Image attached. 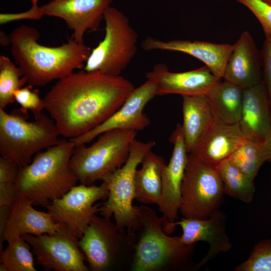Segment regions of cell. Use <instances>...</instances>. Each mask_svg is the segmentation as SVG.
Here are the masks:
<instances>
[{
  "instance_id": "obj_1",
  "label": "cell",
  "mask_w": 271,
  "mask_h": 271,
  "mask_svg": "<svg viewBox=\"0 0 271 271\" xmlns=\"http://www.w3.org/2000/svg\"><path fill=\"white\" fill-rule=\"evenodd\" d=\"M134 88L119 75L84 70L61 79L46 94L45 109L60 135L74 139L98 126L123 104Z\"/></svg>"
},
{
  "instance_id": "obj_2",
  "label": "cell",
  "mask_w": 271,
  "mask_h": 271,
  "mask_svg": "<svg viewBox=\"0 0 271 271\" xmlns=\"http://www.w3.org/2000/svg\"><path fill=\"white\" fill-rule=\"evenodd\" d=\"M9 35L15 62L33 86H44L76 69H83L92 50L71 38L60 46L42 45L38 42V31L26 25L18 27Z\"/></svg>"
},
{
  "instance_id": "obj_3",
  "label": "cell",
  "mask_w": 271,
  "mask_h": 271,
  "mask_svg": "<svg viewBox=\"0 0 271 271\" xmlns=\"http://www.w3.org/2000/svg\"><path fill=\"white\" fill-rule=\"evenodd\" d=\"M137 218L126 230L131 271L195 270L191 264L194 245L183 243L180 236L164 230L162 217L151 207L137 206Z\"/></svg>"
},
{
  "instance_id": "obj_4",
  "label": "cell",
  "mask_w": 271,
  "mask_h": 271,
  "mask_svg": "<svg viewBox=\"0 0 271 271\" xmlns=\"http://www.w3.org/2000/svg\"><path fill=\"white\" fill-rule=\"evenodd\" d=\"M75 146L71 139H61L20 168L16 182L18 196L27 198L34 206L45 207L76 185L78 180L70 166Z\"/></svg>"
},
{
  "instance_id": "obj_5",
  "label": "cell",
  "mask_w": 271,
  "mask_h": 271,
  "mask_svg": "<svg viewBox=\"0 0 271 271\" xmlns=\"http://www.w3.org/2000/svg\"><path fill=\"white\" fill-rule=\"evenodd\" d=\"M21 108L8 113L0 108L1 156L24 167L38 153L56 145L60 136L53 119L43 113L33 121Z\"/></svg>"
},
{
  "instance_id": "obj_6",
  "label": "cell",
  "mask_w": 271,
  "mask_h": 271,
  "mask_svg": "<svg viewBox=\"0 0 271 271\" xmlns=\"http://www.w3.org/2000/svg\"><path fill=\"white\" fill-rule=\"evenodd\" d=\"M137 131L117 129L99 136L92 145L75 146L70 160V168L80 184L93 185L104 181L127 161Z\"/></svg>"
},
{
  "instance_id": "obj_7",
  "label": "cell",
  "mask_w": 271,
  "mask_h": 271,
  "mask_svg": "<svg viewBox=\"0 0 271 271\" xmlns=\"http://www.w3.org/2000/svg\"><path fill=\"white\" fill-rule=\"evenodd\" d=\"M103 20L104 37L91 50L83 70L119 76L137 52L138 35L129 19L115 8L106 9Z\"/></svg>"
},
{
  "instance_id": "obj_8",
  "label": "cell",
  "mask_w": 271,
  "mask_h": 271,
  "mask_svg": "<svg viewBox=\"0 0 271 271\" xmlns=\"http://www.w3.org/2000/svg\"><path fill=\"white\" fill-rule=\"evenodd\" d=\"M224 195L215 166L188 154L181 187L183 217L207 218L220 209Z\"/></svg>"
},
{
  "instance_id": "obj_9",
  "label": "cell",
  "mask_w": 271,
  "mask_h": 271,
  "mask_svg": "<svg viewBox=\"0 0 271 271\" xmlns=\"http://www.w3.org/2000/svg\"><path fill=\"white\" fill-rule=\"evenodd\" d=\"M156 144L154 141L142 142L135 139L127 161L103 181L107 184L109 195L101 204L99 213L106 217L113 216L116 226L122 232L130 228L137 218V206H133L132 202L138 166Z\"/></svg>"
},
{
  "instance_id": "obj_10",
  "label": "cell",
  "mask_w": 271,
  "mask_h": 271,
  "mask_svg": "<svg viewBox=\"0 0 271 271\" xmlns=\"http://www.w3.org/2000/svg\"><path fill=\"white\" fill-rule=\"evenodd\" d=\"M108 195L104 181L99 186L80 184L45 207L55 222L64 225L71 234L79 239L92 217L99 212L101 204L94 203L98 200L105 201Z\"/></svg>"
},
{
  "instance_id": "obj_11",
  "label": "cell",
  "mask_w": 271,
  "mask_h": 271,
  "mask_svg": "<svg viewBox=\"0 0 271 271\" xmlns=\"http://www.w3.org/2000/svg\"><path fill=\"white\" fill-rule=\"evenodd\" d=\"M78 243L92 271L107 270L126 254L129 256L126 232L109 217L95 214Z\"/></svg>"
},
{
  "instance_id": "obj_12",
  "label": "cell",
  "mask_w": 271,
  "mask_h": 271,
  "mask_svg": "<svg viewBox=\"0 0 271 271\" xmlns=\"http://www.w3.org/2000/svg\"><path fill=\"white\" fill-rule=\"evenodd\" d=\"M24 239L32 247L37 262L45 270L88 271L85 256L78 243L79 239L61 224L55 233L40 235L26 234Z\"/></svg>"
},
{
  "instance_id": "obj_13",
  "label": "cell",
  "mask_w": 271,
  "mask_h": 271,
  "mask_svg": "<svg viewBox=\"0 0 271 271\" xmlns=\"http://www.w3.org/2000/svg\"><path fill=\"white\" fill-rule=\"evenodd\" d=\"M157 96V85L152 80L147 81L134 88L121 106L104 122L93 129L71 139L75 146L85 144L101 134L111 130L121 129L141 130L151 122L144 109Z\"/></svg>"
},
{
  "instance_id": "obj_14",
  "label": "cell",
  "mask_w": 271,
  "mask_h": 271,
  "mask_svg": "<svg viewBox=\"0 0 271 271\" xmlns=\"http://www.w3.org/2000/svg\"><path fill=\"white\" fill-rule=\"evenodd\" d=\"M226 215L220 209L206 219L182 217L180 221L170 222L169 228L173 232L180 226L182 233L181 242L187 245H195L199 241L207 242L209 250L203 258L195 265V270L200 268L221 253L229 251L232 245L226 231Z\"/></svg>"
},
{
  "instance_id": "obj_15",
  "label": "cell",
  "mask_w": 271,
  "mask_h": 271,
  "mask_svg": "<svg viewBox=\"0 0 271 271\" xmlns=\"http://www.w3.org/2000/svg\"><path fill=\"white\" fill-rule=\"evenodd\" d=\"M112 0H51L41 6L44 16L60 18L72 31L71 38L83 43L85 33L98 29Z\"/></svg>"
},
{
  "instance_id": "obj_16",
  "label": "cell",
  "mask_w": 271,
  "mask_h": 271,
  "mask_svg": "<svg viewBox=\"0 0 271 271\" xmlns=\"http://www.w3.org/2000/svg\"><path fill=\"white\" fill-rule=\"evenodd\" d=\"M170 140L173 150L169 162L162 172V195L158 206L162 217L173 222L178 218L181 206L182 183L188 155L181 124H177Z\"/></svg>"
},
{
  "instance_id": "obj_17",
  "label": "cell",
  "mask_w": 271,
  "mask_h": 271,
  "mask_svg": "<svg viewBox=\"0 0 271 271\" xmlns=\"http://www.w3.org/2000/svg\"><path fill=\"white\" fill-rule=\"evenodd\" d=\"M146 77L156 83L157 95L175 94L182 96L206 94L222 79L205 65L190 71L173 72L162 63L155 65Z\"/></svg>"
},
{
  "instance_id": "obj_18",
  "label": "cell",
  "mask_w": 271,
  "mask_h": 271,
  "mask_svg": "<svg viewBox=\"0 0 271 271\" xmlns=\"http://www.w3.org/2000/svg\"><path fill=\"white\" fill-rule=\"evenodd\" d=\"M142 47L148 51H168L188 54L201 61L215 76L222 79L233 46L201 41H163L148 37L142 42Z\"/></svg>"
},
{
  "instance_id": "obj_19",
  "label": "cell",
  "mask_w": 271,
  "mask_h": 271,
  "mask_svg": "<svg viewBox=\"0 0 271 271\" xmlns=\"http://www.w3.org/2000/svg\"><path fill=\"white\" fill-rule=\"evenodd\" d=\"M233 46L222 79L243 89L261 82V51L251 34L243 31Z\"/></svg>"
},
{
  "instance_id": "obj_20",
  "label": "cell",
  "mask_w": 271,
  "mask_h": 271,
  "mask_svg": "<svg viewBox=\"0 0 271 271\" xmlns=\"http://www.w3.org/2000/svg\"><path fill=\"white\" fill-rule=\"evenodd\" d=\"M32 202L23 196H18L11 212L1 241L10 242L26 234L40 235L56 233L61 224L54 221L50 214L36 210Z\"/></svg>"
},
{
  "instance_id": "obj_21",
  "label": "cell",
  "mask_w": 271,
  "mask_h": 271,
  "mask_svg": "<svg viewBox=\"0 0 271 271\" xmlns=\"http://www.w3.org/2000/svg\"><path fill=\"white\" fill-rule=\"evenodd\" d=\"M238 123L248 140L263 142L271 127V108L262 82L244 89Z\"/></svg>"
},
{
  "instance_id": "obj_22",
  "label": "cell",
  "mask_w": 271,
  "mask_h": 271,
  "mask_svg": "<svg viewBox=\"0 0 271 271\" xmlns=\"http://www.w3.org/2000/svg\"><path fill=\"white\" fill-rule=\"evenodd\" d=\"M247 140L238 122L228 123L218 118L191 154L216 166Z\"/></svg>"
},
{
  "instance_id": "obj_23",
  "label": "cell",
  "mask_w": 271,
  "mask_h": 271,
  "mask_svg": "<svg viewBox=\"0 0 271 271\" xmlns=\"http://www.w3.org/2000/svg\"><path fill=\"white\" fill-rule=\"evenodd\" d=\"M183 134L191 154L218 119L206 94L182 96Z\"/></svg>"
},
{
  "instance_id": "obj_24",
  "label": "cell",
  "mask_w": 271,
  "mask_h": 271,
  "mask_svg": "<svg viewBox=\"0 0 271 271\" xmlns=\"http://www.w3.org/2000/svg\"><path fill=\"white\" fill-rule=\"evenodd\" d=\"M134 177V199L144 204L160 202L162 191V172L165 163L163 158L149 152Z\"/></svg>"
},
{
  "instance_id": "obj_25",
  "label": "cell",
  "mask_w": 271,
  "mask_h": 271,
  "mask_svg": "<svg viewBox=\"0 0 271 271\" xmlns=\"http://www.w3.org/2000/svg\"><path fill=\"white\" fill-rule=\"evenodd\" d=\"M222 79L206 95L220 120L228 123H237L241 113L244 89Z\"/></svg>"
},
{
  "instance_id": "obj_26",
  "label": "cell",
  "mask_w": 271,
  "mask_h": 271,
  "mask_svg": "<svg viewBox=\"0 0 271 271\" xmlns=\"http://www.w3.org/2000/svg\"><path fill=\"white\" fill-rule=\"evenodd\" d=\"M223 184L225 195L244 203L251 202L255 194L254 180L234 166L228 159L215 166Z\"/></svg>"
},
{
  "instance_id": "obj_27",
  "label": "cell",
  "mask_w": 271,
  "mask_h": 271,
  "mask_svg": "<svg viewBox=\"0 0 271 271\" xmlns=\"http://www.w3.org/2000/svg\"><path fill=\"white\" fill-rule=\"evenodd\" d=\"M228 159L254 180L262 164L266 162V154L262 142L247 140Z\"/></svg>"
},
{
  "instance_id": "obj_28",
  "label": "cell",
  "mask_w": 271,
  "mask_h": 271,
  "mask_svg": "<svg viewBox=\"0 0 271 271\" xmlns=\"http://www.w3.org/2000/svg\"><path fill=\"white\" fill-rule=\"evenodd\" d=\"M1 252V262L8 271H36L32 247L23 236L8 242Z\"/></svg>"
},
{
  "instance_id": "obj_29",
  "label": "cell",
  "mask_w": 271,
  "mask_h": 271,
  "mask_svg": "<svg viewBox=\"0 0 271 271\" xmlns=\"http://www.w3.org/2000/svg\"><path fill=\"white\" fill-rule=\"evenodd\" d=\"M28 83L21 69L8 57L0 56V108L15 101L14 94Z\"/></svg>"
},
{
  "instance_id": "obj_30",
  "label": "cell",
  "mask_w": 271,
  "mask_h": 271,
  "mask_svg": "<svg viewBox=\"0 0 271 271\" xmlns=\"http://www.w3.org/2000/svg\"><path fill=\"white\" fill-rule=\"evenodd\" d=\"M234 270L271 271V238L261 240L255 244L248 258Z\"/></svg>"
},
{
  "instance_id": "obj_31",
  "label": "cell",
  "mask_w": 271,
  "mask_h": 271,
  "mask_svg": "<svg viewBox=\"0 0 271 271\" xmlns=\"http://www.w3.org/2000/svg\"><path fill=\"white\" fill-rule=\"evenodd\" d=\"M33 86L28 85L17 90L14 94L15 101L21 106V108L26 112L30 110L37 117L45 109V103L37 89L33 90Z\"/></svg>"
},
{
  "instance_id": "obj_32",
  "label": "cell",
  "mask_w": 271,
  "mask_h": 271,
  "mask_svg": "<svg viewBox=\"0 0 271 271\" xmlns=\"http://www.w3.org/2000/svg\"><path fill=\"white\" fill-rule=\"evenodd\" d=\"M248 8L263 29L265 38H271V5L262 0H235Z\"/></svg>"
},
{
  "instance_id": "obj_33",
  "label": "cell",
  "mask_w": 271,
  "mask_h": 271,
  "mask_svg": "<svg viewBox=\"0 0 271 271\" xmlns=\"http://www.w3.org/2000/svg\"><path fill=\"white\" fill-rule=\"evenodd\" d=\"M260 51L261 82L271 108V38L265 39Z\"/></svg>"
},
{
  "instance_id": "obj_34",
  "label": "cell",
  "mask_w": 271,
  "mask_h": 271,
  "mask_svg": "<svg viewBox=\"0 0 271 271\" xmlns=\"http://www.w3.org/2000/svg\"><path fill=\"white\" fill-rule=\"evenodd\" d=\"M38 0H31V8L28 10L18 13H1L0 24L3 25L22 20H38L44 16L41 7L38 5Z\"/></svg>"
},
{
  "instance_id": "obj_35",
  "label": "cell",
  "mask_w": 271,
  "mask_h": 271,
  "mask_svg": "<svg viewBox=\"0 0 271 271\" xmlns=\"http://www.w3.org/2000/svg\"><path fill=\"white\" fill-rule=\"evenodd\" d=\"M263 144L266 154V162L271 161V127L266 134Z\"/></svg>"
},
{
  "instance_id": "obj_36",
  "label": "cell",
  "mask_w": 271,
  "mask_h": 271,
  "mask_svg": "<svg viewBox=\"0 0 271 271\" xmlns=\"http://www.w3.org/2000/svg\"><path fill=\"white\" fill-rule=\"evenodd\" d=\"M0 44L3 47H7L11 44L10 35H7L3 31H0Z\"/></svg>"
},
{
  "instance_id": "obj_37",
  "label": "cell",
  "mask_w": 271,
  "mask_h": 271,
  "mask_svg": "<svg viewBox=\"0 0 271 271\" xmlns=\"http://www.w3.org/2000/svg\"><path fill=\"white\" fill-rule=\"evenodd\" d=\"M262 1L271 5V0H262Z\"/></svg>"
},
{
  "instance_id": "obj_38",
  "label": "cell",
  "mask_w": 271,
  "mask_h": 271,
  "mask_svg": "<svg viewBox=\"0 0 271 271\" xmlns=\"http://www.w3.org/2000/svg\"><path fill=\"white\" fill-rule=\"evenodd\" d=\"M31 1V0H30Z\"/></svg>"
}]
</instances>
